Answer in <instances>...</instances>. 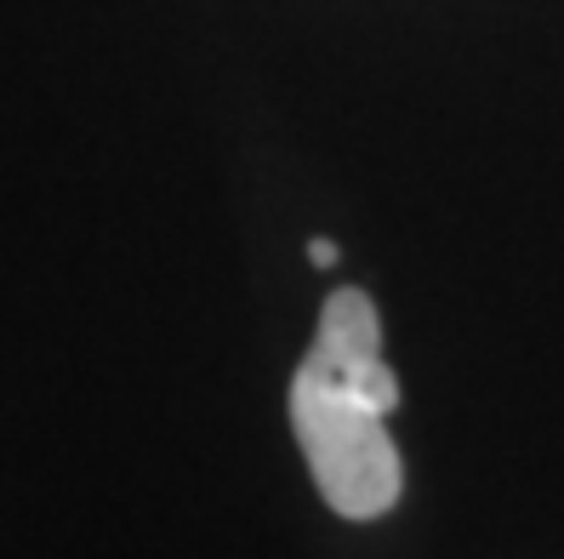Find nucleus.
<instances>
[{
  "mask_svg": "<svg viewBox=\"0 0 564 559\" xmlns=\"http://www.w3.org/2000/svg\"><path fill=\"white\" fill-rule=\"evenodd\" d=\"M308 262H319V269H330V262H337V246H330V240H308Z\"/></svg>",
  "mask_w": 564,
  "mask_h": 559,
  "instance_id": "7ed1b4c3",
  "label": "nucleus"
},
{
  "mask_svg": "<svg viewBox=\"0 0 564 559\" xmlns=\"http://www.w3.org/2000/svg\"><path fill=\"white\" fill-rule=\"evenodd\" d=\"M291 429L308 456L319 497L343 519H377L400 503V451H393L382 411L343 388L308 354L291 377Z\"/></svg>",
  "mask_w": 564,
  "mask_h": 559,
  "instance_id": "f257e3e1",
  "label": "nucleus"
},
{
  "mask_svg": "<svg viewBox=\"0 0 564 559\" xmlns=\"http://www.w3.org/2000/svg\"><path fill=\"white\" fill-rule=\"evenodd\" d=\"M382 320H377V303L365 298V291L343 286V291H330L325 309H319V332H314V359L337 377L343 388H354L371 411H393L400 406V383H393V372L382 366Z\"/></svg>",
  "mask_w": 564,
  "mask_h": 559,
  "instance_id": "f03ea898",
  "label": "nucleus"
}]
</instances>
